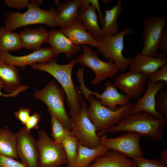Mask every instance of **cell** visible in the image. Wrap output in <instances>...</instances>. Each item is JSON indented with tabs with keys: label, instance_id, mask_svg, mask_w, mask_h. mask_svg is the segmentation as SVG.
<instances>
[{
	"label": "cell",
	"instance_id": "20",
	"mask_svg": "<svg viewBox=\"0 0 167 167\" xmlns=\"http://www.w3.org/2000/svg\"><path fill=\"white\" fill-rule=\"evenodd\" d=\"M102 140L100 146L95 148H88L82 145L79 142L77 146L78 155L75 162L71 165L66 167H88L99 156H104L110 150L103 144L107 134L102 136Z\"/></svg>",
	"mask_w": 167,
	"mask_h": 167
},
{
	"label": "cell",
	"instance_id": "38",
	"mask_svg": "<svg viewBox=\"0 0 167 167\" xmlns=\"http://www.w3.org/2000/svg\"><path fill=\"white\" fill-rule=\"evenodd\" d=\"M159 49L161 50L163 53H167V29L164 30L161 37L159 46Z\"/></svg>",
	"mask_w": 167,
	"mask_h": 167
},
{
	"label": "cell",
	"instance_id": "2",
	"mask_svg": "<svg viewBox=\"0 0 167 167\" xmlns=\"http://www.w3.org/2000/svg\"><path fill=\"white\" fill-rule=\"evenodd\" d=\"M167 122V118H158L146 112L131 113L122 119L116 126L97 134L101 137L108 133L135 132L140 134L142 136L149 137L155 140L161 141L164 136V129Z\"/></svg>",
	"mask_w": 167,
	"mask_h": 167
},
{
	"label": "cell",
	"instance_id": "43",
	"mask_svg": "<svg viewBox=\"0 0 167 167\" xmlns=\"http://www.w3.org/2000/svg\"><path fill=\"white\" fill-rule=\"evenodd\" d=\"M102 2L105 3H106L111 1V0H101Z\"/></svg>",
	"mask_w": 167,
	"mask_h": 167
},
{
	"label": "cell",
	"instance_id": "21",
	"mask_svg": "<svg viewBox=\"0 0 167 167\" xmlns=\"http://www.w3.org/2000/svg\"><path fill=\"white\" fill-rule=\"evenodd\" d=\"M19 34L23 48L28 49L37 50L43 44L48 43L49 32L41 26L33 29L25 28Z\"/></svg>",
	"mask_w": 167,
	"mask_h": 167
},
{
	"label": "cell",
	"instance_id": "12",
	"mask_svg": "<svg viewBox=\"0 0 167 167\" xmlns=\"http://www.w3.org/2000/svg\"><path fill=\"white\" fill-rule=\"evenodd\" d=\"M18 157L28 167H38L39 154L36 140L24 126L15 133Z\"/></svg>",
	"mask_w": 167,
	"mask_h": 167
},
{
	"label": "cell",
	"instance_id": "13",
	"mask_svg": "<svg viewBox=\"0 0 167 167\" xmlns=\"http://www.w3.org/2000/svg\"><path fill=\"white\" fill-rule=\"evenodd\" d=\"M113 84L130 98L138 100L147 86L148 76L130 71L114 76Z\"/></svg>",
	"mask_w": 167,
	"mask_h": 167
},
{
	"label": "cell",
	"instance_id": "29",
	"mask_svg": "<svg viewBox=\"0 0 167 167\" xmlns=\"http://www.w3.org/2000/svg\"><path fill=\"white\" fill-rule=\"evenodd\" d=\"M79 143L78 139L72 133L62 142V144L68 161L67 166L72 165L76 159L78 155L77 146Z\"/></svg>",
	"mask_w": 167,
	"mask_h": 167
},
{
	"label": "cell",
	"instance_id": "15",
	"mask_svg": "<svg viewBox=\"0 0 167 167\" xmlns=\"http://www.w3.org/2000/svg\"><path fill=\"white\" fill-rule=\"evenodd\" d=\"M0 57L4 62L14 66L25 67L28 65L39 62L46 64L55 58L52 47L41 48L29 54L21 56L11 55L9 52L0 53Z\"/></svg>",
	"mask_w": 167,
	"mask_h": 167
},
{
	"label": "cell",
	"instance_id": "28",
	"mask_svg": "<svg viewBox=\"0 0 167 167\" xmlns=\"http://www.w3.org/2000/svg\"><path fill=\"white\" fill-rule=\"evenodd\" d=\"M23 48L19 34L0 28V53L16 51Z\"/></svg>",
	"mask_w": 167,
	"mask_h": 167
},
{
	"label": "cell",
	"instance_id": "7",
	"mask_svg": "<svg viewBox=\"0 0 167 167\" xmlns=\"http://www.w3.org/2000/svg\"><path fill=\"white\" fill-rule=\"evenodd\" d=\"M38 152V167H60L68 163L66 153L62 143H56L46 131H38L36 140Z\"/></svg>",
	"mask_w": 167,
	"mask_h": 167
},
{
	"label": "cell",
	"instance_id": "35",
	"mask_svg": "<svg viewBox=\"0 0 167 167\" xmlns=\"http://www.w3.org/2000/svg\"><path fill=\"white\" fill-rule=\"evenodd\" d=\"M41 119V116L37 112H34L30 116L25 124V127L28 131L33 128L38 129L39 128L38 123Z\"/></svg>",
	"mask_w": 167,
	"mask_h": 167
},
{
	"label": "cell",
	"instance_id": "27",
	"mask_svg": "<svg viewBox=\"0 0 167 167\" xmlns=\"http://www.w3.org/2000/svg\"><path fill=\"white\" fill-rule=\"evenodd\" d=\"M0 154L18 159L15 134L7 128H0Z\"/></svg>",
	"mask_w": 167,
	"mask_h": 167
},
{
	"label": "cell",
	"instance_id": "36",
	"mask_svg": "<svg viewBox=\"0 0 167 167\" xmlns=\"http://www.w3.org/2000/svg\"><path fill=\"white\" fill-rule=\"evenodd\" d=\"M30 109L29 108L21 107L14 113L15 117L20 121L22 124L25 125L29 117Z\"/></svg>",
	"mask_w": 167,
	"mask_h": 167
},
{
	"label": "cell",
	"instance_id": "14",
	"mask_svg": "<svg viewBox=\"0 0 167 167\" xmlns=\"http://www.w3.org/2000/svg\"><path fill=\"white\" fill-rule=\"evenodd\" d=\"M83 79H80L78 82L80 83L79 87L81 91L85 92L89 94H93L96 98L100 99V104L105 107L115 110L118 105H123L130 103V98L126 95L120 93L113 84L107 81L104 84L105 91L101 94L96 92L89 90L86 86Z\"/></svg>",
	"mask_w": 167,
	"mask_h": 167
},
{
	"label": "cell",
	"instance_id": "9",
	"mask_svg": "<svg viewBox=\"0 0 167 167\" xmlns=\"http://www.w3.org/2000/svg\"><path fill=\"white\" fill-rule=\"evenodd\" d=\"M88 104L83 101L82 106L79 111L75 114H70L72 122V134L83 146L95 148L100 145L102 137L99 136L95 128L87 115Z\"/></svg>",
	"mask_w": 167,
	"mask_h": 167
},
{
	"label": "cell",
	"instance_id": "26",
	"mask_svg": "<svg viewBox=\"0 0 167 167\" xmlns=\"http://www.w3.org/2000/svg\"><path fill=\"white\" fill-rule=\"evenodd\" d=\"M122 8L121 0H119L116 5L105 11L104 23L102 28L105 36H112L118 32L120 26L117 20Z\"/></svg>",
	"mask_w": 167,
	"mask_h": 167
},
{
	"label": "cell",
	"instance_id": "5",
	"mask_svg": "<svg viewBox=\"0 0 167 167\" xmlns=\"http://www.w3.org/2000/svg\"><path fill=\"white\" fill-rule=\"evenodd\" d=\"M65 94L63 89L54 80H51L43 89L36 90L34 96L44 103L51 115L58 119L65 128L71 130L72 122L66 109Z\"/></svg>",
	"mask_w": 167,
	"mask_h": 167
},
{
	"label": "cell",
	"instance_id": "1",
	"mask_svg": "<svg viewBox=\"0 0 167 167\" xmlns=\"http://www.w3.org/2000/svg\"><path fill=\"white\" fill-rule=\"evenodd\" d=\"M76 58L66 64L58 63L56 58L46 64L35 63L30 65L35 70L45 72L53 76L60 84L66 95L69 109V114L77 113L82 108L83 99L79 89L75 85L72 78L73 67L76 63Z\"/></svg>",
	"mask_w": 167,
	"mask_h": 167
},
{
	"label": "cell",
	"instance_id": "41",
	"mask_svg": "<svg viewBox=\"0 0 167 167\" xmlns=\"http://www.w3.org/2000/svg\"><path fill=\"white\" fill-rule=\"evenodd\" d=\"M160 161L167 165V148L164 149L160 153Z\"/></svg>",
	"mask_w": 167,
	"mask_h": 167
},
{
	"label": "cell",
	"instance_id": "18",
	"mask_svg": "<svg viewBox=\"0 0 167 167\" xmlns=\"http://www.w3.org/2000/svg\"><path fill=\"white\" fill-rule=\"evenodd\" d=\"M82 0H66L57 6V13L55 19V26L62 29L71 26L79 20V13L81 11Z\"/></svg>",
	"mask_w": 167,
	"mask_h": 167
},
{
	"label": "cell",
	"instance_id": "31",
	"mask_svg": "<svg viewBox=\"0 0 167 167\" xmlns=\"http://www.w3.org/2000/svg\"><path fill=\"white\" fill-rule=\"evenodd\" d=\"M155 107L157 111L167 118V90H160L155 97Z\"/></svg>",
	"mask_w": 167,
	"mask_h": 167
},
{
	"label": "cell",
	"instance_id": "24",
	"mask_svg": "<svg viewBox=\"0 0 167 167\" xmlns=\"http://www.w3.org/2000/svg\"><path fill=\"white\" fill-rule=\"evenodd\" d=\"M78 19L86 30L98 41L105 36L102 28L98 25L96 10L92 4L86 10L80 11Z\"/></svg>",
	"mask_w": 167,
	"mask_h": 167
},
{
	"label": "cell",
	"instance_id": "33",
	"mask_svg": "<svg viewBox=\"0 0 167 167\" xmlns=\"http://www.w3.org/2000/svg\"><path fill=\"white\" fill-rule=\"evenodd\" d=\"M148 80L153 83L162 80L167 82V64L162 66L160 70L148 76Z\"/></svg>",
	"mask_w": 167,
	"mask_h": 167
},
{
	"label": "cell",
	"instance_id": "22",
	"mask_svg": "<svg viewBox=\"0 0 167 167\" xmlns=\"http://www.w3.org/2000/svg\"><path fill=\"white\" fill-rule=\"evenodd\" d=\"M63 33L75 44L88 45L99 48V42L86 31L82 22L79 20L76 21L71 27L61 30Z\"/></svg>",
	"mask_w": 167,
	"mask_h": 167
},
{
	"label": "cell",
	"instance_id": "40",
	"mask_svg": "<svg viewBox=\"0 0 167 167\" xmlns=\"http://www.w3.org/2000/svg\"><path fill=\"white\" fill-rule=\"evenodd\" d=\"M5 88V83L4 81L0 78V96L6 97H14L17 96L20 92V91L17 90L11 93L7 94H3L1 92V89ZM1 116L0 115V118Z\"/></svg>",
	"mask_w": 167,
	"mask_h": 167
},
{
	"label": "cell",
	"instance_id": "8",
	"mask_svg": "<svg viewBox=\"0 0 167 167\" xmlns=\"http://www.w3.org/2000/svg\"><path fill=\"white\" fill-rule=\"evenodd\" d=\"M82 54H79L76 59L77 63L88 67L94 72L95 78L91 81L93 85H97L106 78H113L119 70L112 60L105 62L98 56L100 53L98 50H93L90 47L82 45Z\"/></svg>",
	"mask_w": 167,
	"mask_h": 167
},
{
	"label": "cell",
	"instance_id": "6",
	"mask_svg": "<svg viewBox=\"0 0 167 167\" xmlns=\"http://www.w3.org/2000/svg\"><path fill=\"white\" fill-rule=\"evenodd\" d=\"M135 32L131 29L126 28L112 36H105L98 41L99 52L107 60H112L119 71L126 70L134 58L124 57L122 51L124 47V37Z\"/></svg>",
	"mask_w": 167,
	"mask_h": 167
},
{
	"label": "cell",
	"instance_id": "30",
	"mask_svg": "<svg viewBox=\"0 0 167 167\" xmlns=\"http://www.w3.org/2000/svg\"><path fill=\"white\" fill-rule=\"evenodd\" d=\"M50 122L52 128L51 136L56 143H62V141L71 134V130L65 128L52 115H51Z\"/></svg>",
	"mask_w": 167,
	"mask_h": 167
},
{
	"label": "cell",
	"instance_id": "23",
	"mask_svg": "<svg viewBox=\"0 0 167 167\" xmlns=\"http://www.w3.org/2000/svg\"><path fill=\"white\" fill-rule=\"evenodd\" d=\"M88 167H133L132 160L112 150L96 157Z\"/></svg>",
	"mask_w": 167,
	"mask_h": 167
},
{
	"label": "cell",
	"instance_id": "3",
	"mask_svg": "<svg viewBox=\"0 0 167 167\" xmlns=\"http://www.w3.org/2000/svg\"><path fill=\"white\" fill-rule=\"evenodd\" d=\"M85 100L88 101L89 106L87 115L95 127L96 131L103 132L114 126L123 118L131 113L134 104L118 105L113 110L102 105L98 99L92 94L81 91Z\"/></svg>",
	"mask_w": 167,
	"mask_h": 167
},
{
	"label": "cell",
	"instance_id": "39",
	"mask_svg": "<svg viewBox=\"0 0 167 167\" xmlns=\"http://www.w3.org/2000/svg\"><path fill=\"white\" fill-rule=\"evenodd\" d=\"M90 4L91 3L96 10L99 14V18L100 24L103 25L104 23V17L101 11L99 1L98 0H88Z\"/></svg>",
	"mask_w": 167,
	"mask_h": 167
},
{
	"label": "cell",
	"instance_id": "11",
	"mask_svg": "<svg viewBox=\"0 0 167 167\" xmlns=\"http://www.w3.org/2000/svg\"><path fill=\"white\" fill-rule=\"evenodd\" d=\"M141 137V135L137 132H127L118 137L106 138L103 144L109 149L133 159L143 155L139 143Z\"/></svg>",
	"mask_w": 167,
	"mask_h": 167
},
{
	"label": "cell",
	"instance_id": "19",
	"mask_svg": "<svg viewBox=\"0 0 167 167\" xmlns=\"http://www.w3.org/2000/svg\"><path fill=\"white\" fill-rule=\"evenodd\" d=\"M48 43L52 47L55 58L60 53H64L67 58L77 54L81 48L66 36L61 30L54 29L49 32Z\"/></svg>",
	"mask_w": 167,
	"mask_h": 167
},
{
	"label": "cell",
	"instance_id": "34",
	"mask_svg": "<svg viewBox=\"0 0 167 167\" xmlns=\"http://www.w3.org/2000/svg\"><path fill=\"white\" fill-rule=\"evenodd\" d=\"M0 167H28L22 162L0 154Z\"/></svg>",
	"mask_w": 167,
	"mask_h": 167
},
{
	"label": "cell",
	"instance_id": "37",
	"mask_svg": "<svg viewBox=\"0 0 167 167\" xmlns=\"http://www.w3.org/2000/svg\"><path fill=\"white\" fill-rule=\"evenodd\" d=\"M5 3L10 8L18 9L28 6L30 1L28 0H5Z\"/></svg>",
	"mask_w": 167,
	"mask_h": 167
},
{
	"label": "cell",
	"instance_id": "17",
	"mask_svg": "<svg viewBox=\"0 0 167 167\" xmlns=\"http://www.w3.org/2000/svg\"><path fill=\"white\" fill-rule=\"evenodd\" d=\"M167 63V55L163 53H158L155 58L137 54L129 66V71L143 73L148 76Z\"/></svg>",
	"mask_w": 167,
	"mask_h": 167
},
{
	"label": "cell",
	"instance_id": "42",
	"mask_svg": "<svg viewBox=\"0 0 167 167\" xmlns=\"http://www.w3.org/2000/svg\"><path fill=\"white\" fill-rule=\"evenodd\" d=\"M55 4L57 5L58 6L60 3L59 0H55L54 1Z\"/></svg>",
	"mask_w": 167,
	"mask_h": 167
},
{
	"label": "cell",
	"instance_id": "32",
	"mask_svg": "<svg viewBox=\"0 0 167 167\" xmlns=\"http://www.w3.org/2000/svg\"><path fill=\"white\" fill-rule=\"evenodd\" d=\"M133 167H167L157 159H148L143 157L132 159Z\"/></svg>",
	"mask_w": 167,
	"mask_h": 167
},
{
	"label": "cell",
	"instance_id": "16",
	"mask_svg": "<svg viewBox=\"0 0 167 167\" xmlns=\"http://www.w3.org/2000/svg\"><path fill=\"white\" fill-rule=\"evenodd\" d=\"M167 84L162 80L153 83L148 80L145 92L140 98L134 104L131 113L140 112L148 113L156 118L161 119L164 117L156 110L155 107V97L157 93Z\"/></svg>",
	"mask_w": 167,
	"mask_h": 167
},
{
	"label": "cell",
	"instance_id": "10",
	"mask_svg": "<svg viewBox=\"0 0 167 167\" xmlns=\"http://www.w3.org/2000/svg\"><path fill=\"white\" fill-rule=\"evenodd\" d=\"M166 22V19L163 16H152L145 19L143 31V46L141 54L152 58L157 56Z\"/></svg>",
	"mask_w": 167,
	"mask_h": 167
},
{
	"label": "cell",
	"instance_id": "4",
	"mask_svg": "<svg viewBox=\"0 0 167 167\" xmlns=\"http://www.w3.org/2000/svg\"><path fill=\"white\" fill-rule=\"evenodd\" d=\"M43 2V0L30 1L28 9L24 13L8 11L5 16V27L12 32L20 27L40 24H45L52 29L55 26L57 10L54 8L48 11L41 9L40 6Z\"/></svg>",
	"mask_w": 167,
	"mask_h": 167
},
{
	"label": "cell",
	"instance_id": "25",
	"mask_svg": "<svg viewBox=\"0 0 167 167\" xmlns=\"http://www.w3.org/2000/svg\"><path fill=\"white\" fill-rule=\"evenodd\" d=\"M19 71L15 66L5 63L0 57V78L4 82L6 92L11 93L22 85Z\"/></svg>",
	"mask_w": 167,
	"mask_h": 167
}]
</instances>
